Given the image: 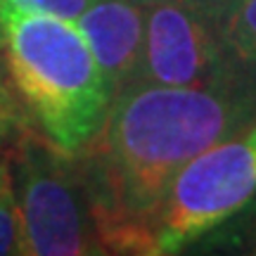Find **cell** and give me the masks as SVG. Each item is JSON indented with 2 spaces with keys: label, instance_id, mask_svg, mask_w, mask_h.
Here are the masks:
<instances>
[{
  "label": "cell",
  "instance_id": "1",
  "mask_svg": "<svg viewBox=\"0 0 256 256\" xmlns=\"http://www.w3.org/2000/svg\"><path fill=\"white\" fill-rule=\"evenodd\" d=\"M256 124L244 88L133 86L112 98L104 124L78 150L104 254H159L156 216L190 159Z\"/></svg>",
  "mask_w": 256,
  "mask_h": 256
},
{
  "label": "cell",
  "instance_id": "2",
  "mask_svg": "<svg viewBox=\"0 0 256 256\" xmlns=\"http://www.w3.org/2000/svg\"><path fill=\"white\" fill-rule=\"evenodd\" d=\"M5 64L28 114L66 152L98 136L112 104V88L74 22L22 14L2 24Z\"/></svg>",
  "mask_w": 256,
  "mask_h": 256
},
{
  "label": "cell",
  "instance_id": "3",
  "mask_svg": "<svg viewBox=\"0 0 256 256\" xmlns=\"http://www.w3.org/2000/svg\"><path fill=\"white\" fill-rule=\"evenodd\" d=\"M10 164L24 254H104L92 216L90 192L76 152H66L46 133L22 126L14 138Z\"/></svg>",
  "mask_w": 256,
  "mask_h": 256
},
{
  "label": "cell",
  "instance_id": "4",
  "mask_svg": "<svg viewBox=\"0 0 256 256\" xmlns=\"http://www.w3.org/2000/svg\"><path fill=\"white\" fill-rule=\"evenodd\" d=\"M256 200V124L216 142L178 171L156 216L159 254H176Z\"/></svg>",
  "mask_w": 256,
  "mask_h": 256
},
{
  "label": "cell",
  "instance_id": "5",
  "mask_svg": "<svg viewBox=\"0 0 256 256\" xmlns=\"http://www.w3.org/2000/svg\"><path fill=\"white\" fill-rule=\"evenodd\" d=\"M133 86L240 88L223 50L218 17L185 2H156L145 12V36Z\"/></svg>",
  "mask_w": 256,
  "mask_h": 256
},
{
  "label": "cell",
  "instance_id": "6",
  "mask_svg": "<svg viewBox=\"0 0 256 256\" xmlns=\"http://www.w3.org/2000/svg\"><path fill=\"white\" fill-rule=\"evenodd\" d=\"M147 8L136 0H92V5L76 19V26L100 64L112 95L126 90L136 74Z\"/></svg>",
  "mask_w": 256,
  "mask_h": 256
},
{
  "label": "cell",
  "instance_id": "7",
  "mask_svg": "<svg viewBox=\"0 0 256 256\" xmlns=\"http://www.w3.org/2000/svg\"><path fill=\"white\" fill-rule=\"evenodd\" d=\"M218 34L235 83L256 92V0H230L218 17Z\"/></svg>",
  "mask_w": 256,
  "mask_h": 256
},
{
  "label": "cell",
  "instance_id": "8",
  "mask_svg": "<svg viewBox=\"0 0 256 256\" xmlns=\"http://www.w3.org/2000/svg\"><path fill=\"white\" fill-rule=\"evenodd\" d=\"M24 254L22 249V218L12 178L10 154H0V256Z\"/></svg>",
  "mask_w": 256,
  "mask_h": 256
},
{
  "label": "cell",
  "instance_id": "9",
  "mask_svg": "<svg viewBox=\"0 0 256 256\" xmlns=\"http://www.w3.org/2000/svg\"><path fill=\"white\" fill-rule=\"evenodd\" d=\"M92 5V0H0V24L22 14H48L74 22Z\"/></svg>",
  "mask_w": 256,
  "mask_h": 256
},
{
  "label": "cell",
  "instance_id": "10",
  "mask_svg": "<svg viewBox=\"0 0 256 256\" xmlns=\"http://www.w3.org/2000/svg\"><path fill=\"white\" fill-rule=\"evenodd\" d=\"M22 126H24L22 107L17 104L14 95L10 92L5 78L0 76V142H2L10 133H17Z\"/></svg>",
  "mask_w": 256,
  "mask_h": 256
},
{
  "label": "cell",
  "instance_id": "11",
  "mask_svg": "<svg viewBox=\"0 0 256 256\" xmlns=\"http://www.w3.org/2000/svg\"><path fill=\"white\" fill-rule=\"evenodd\" d=\"M136 2L142 5V8H150V5H156V2H185V5L200 8L204 12H211L214 17H220V12L226 10L230 0H136Z\"/></svg>",
  "mask_w": 256,
  "mask_h": 256
}]
</instances>
